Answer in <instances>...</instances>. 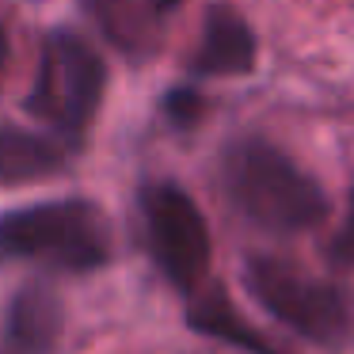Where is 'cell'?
I'll return each mask as SVG.
<instances>
[{
    "label": "cell",
    "mask_w": 354,
    "mask_h": 354,
    "mask_svg": "<svg viewBox=\"0 0 354 354\" xmlns=\"http://www.w3.org/2000/svg\"><path fill=\"white\" fill-rule=\"evenodd\" d=\"M221 179L232 206L267 232H305L328 217L324 187L263 138L232 141L221 160Z\"/></svg>",
    "instance_id": "obj_1"
},
{
    "label": "cell",
    "mask_w": 354,
    "mask_h": 354,
    "mask_svg": "<svg viewBox=\"0 0 354 354\" xmlns=\"http://www.w3.org/2000/svg\"><path fill=\"white\" fill-rule=\"evenodd\" d=\"M244 282L252 290V297L274 320L290 324L297 335L313 339V343L339 346L351 331L343 297L331 286H324L320 278L293 267V263L274 259V255H255L244 267Z\"/></svg>",
    "instance_id": "obj_4"
},
{
    "label": "cell",
    "mask_w": 354,
    "mask_h": 354,
    "mask_svg": "<svg viewBox=\"0 0 354 354\" xmlns=\"http://www.w3.org/2000/svg\"><path fill=\"white\" fill-rule=\"evenodd\" d=\"M84 8L92 12V19L103 27L107 39H115L118 46L133 50L141 39V12L133 0H84Z\"/></svg>",
    "instance_id": "obj_9"
},
{
    "label": "cell",
    "mask_w": 354,
    "mask_h": 354,
    "mask_svg": "<svg viewBox=\"0 0 354 354\" xmlns=\"http://www.w3.org/2000/svg\"><path fill=\"white\" fill-rule=\"evenodd\" d=\"M259 42L248 19L232 4H214L202 24V46L194 54V73L198 77H240L255 69Z\"/></svg>",
    "instance_id": "obj_6"
},
{
    "label": "cell",
    "mask_w": 354,
    "mask_h": 354,
    "mask_svg": "<svg viewBox=\"0 0 354 354\" xmlns=\"http://www.w3.org/2000/svg\"><path fill=\"white\" fill-rule=\"evenodd\" d=\"M0 57H4V35H0Z\"/></svg>",
    "instance_id": "obj_13"
},
{
    "label": "cell",
    "mask_w": 354,
    "mask_h": 354,
    "mask_svg": "<svg viewBox=\"0 0 354 354\" xmlns=\"http://www.w3.org/2000/svg\"><path fill=\"white\" fill-rule=\"evenodd\" d=\"M149 248L171 286L194 290L209 267V229L194 198L176 183H153L141 198Z\"/></svg>",
    "instance_id": "obj_5"
},
{
    "label": "cell",
    "mask_w": 354,
    "mask_h": 354,
    "mask_svg": "<svg viewBox=\"0 0 354 354\" xmlns=\"http://www.w3.org/2000/svg\"><path fill=\"white\" fill-rule=\"evenodd\" d=\"M107 69L88 39L73 31H54L42 46L39 77H35L27 107L50 122L62 141H80L103 103Z\"/></svg>",
    "instance_id": "obj_2"
},
{
    "label": "cell",
    "mask_w": 354,
    "mask_h": 354,
    "mask_svg": "<svg viewBox=\"0 0 354 354\" xmlns=\"http://www.w3.org/2000/svg\"><path fill=\"white\" fill-rule=\"evenodd\" d=\"M65 164V145L24 126H0V183L19 187L54 176Z\"/></svg>",
    "instance_id": "obj_7"
},
{
    "label": "cell",
    "mask_w": 354,
    "mask_h": 354,
    "mask_svg": "<svg viewBox=\"0 0 354 354\" xmlns=\"http://www.w3.org/2000/svg\"><path fill=\"white\" fill-rule=\"evenodd\" d=\"M198 111H202V100H198V92H191V88H176V92L168 95V115L176 118L179 126L194 122Z\"/></svg>",
    "instance_id": "obj_11"
},
{
    "label": "cell",
    "mask_w": 354,
    "mask_h": 354,
    "mask_svg": "<svg viewBox=\"0 0 354 354\" xmlns=\"http://www.w3.org/2000/svg\"><path fill=\"white\" fill-rule=\"evenodd\" d=\"M0 252L19 259L50 255L69 270H88L107 259V229L88 202H39L0 217Z\"/></svg>",
    "instance_id": "obj_3"
},
{
    "label": "cell",
    "mask_w": 354,
    "mask_h": 354,
    "mask_svg": "<svg viewBox=\"0 0 354 354\" xmlns=\"http://www.w3.org/2000/svg\"><path fill=\"white\" fill-rule=\"evenodd\" d=\"M176 4H179V0H153V8H156V12H171Z\"/></svg>",
    "instance_id": "obj_12"
},
{
    "label": "cell",
    "mask_w": 354,
    "mask_h": 354,
    "mask_svg": "<svg viewBox=\"0 0 354 354\" xmlns=\"http://www.w3.org/2000/svg\"><path fill=\"white\" fill-rule=\"evenodd\" d=\"M331 259L343 263V267H354V187H351V209H346L343 229L331 240Z\"/></svg>",
    "instance_id": "obj_10"
},
{
    "label": "cell",
    "mask_w": 354,
    "mask_h": 354,
    "mask_svg": "<svg viewBox=\"0 0 354 354\" xmlns=\"http://www.w3.org/2000/svg\"><path fill=\"white\" fill-rule=\"evenodd\" d=\"M191 328L206 331V335H214V339H225V343L244 346L248 354H274V346H270L259 331L248 328L221 297H209V301H202V305H194L191 308Z\"/></svg>",
    "instance_id": "obj_8"
}]
</instances>
